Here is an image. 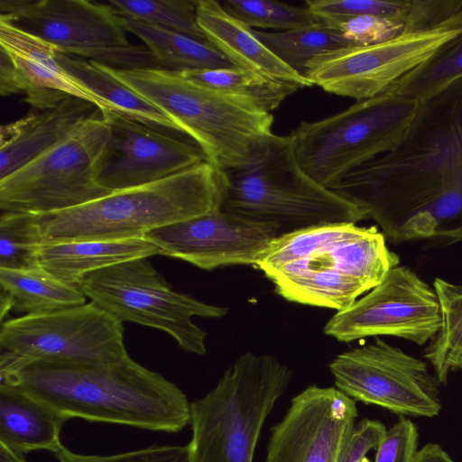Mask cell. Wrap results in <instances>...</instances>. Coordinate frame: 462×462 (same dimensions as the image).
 <instances>
[{
    "instance_id": "cell-13",
    "label": "cell",
    "mask_w": 462,
    "mask_h": 462,
    "mask_svg": "<svg viewBox=\"0 0 462 462\" xmlns=\"http://www.w3.org/2000/svg\"><path fill=\"white\" fill-rule=\"evenodd\" d=\"M329 370L336 388L356 402L422 417L441 409L439 383L428 365L378 337L337 355Z\"/></svg>"
},
{
    "instance_id": "cell-37",
    "label": "cell",
    "mask_w": 462,
    "mask_h": 462,
    "mask_svg": "<svg viewBox=\"0 0 462 462\" xmlns=\"http://www.w3.org/2000/svg\"><path fill=\"white\" fill-rule=\"evenodd\" d=\"M418 431L410 420L401 418L386 430L378 447L374 462H414Z\"/></svg>"
},
{
    "instance_id": "cell-11",
    "label": "cell",
    "mask_w": 462,
    "mask_h": 462,
    "mask_svg": "<svg viewBox=\"0 0 462 462\" xmlns=\"http://www.w3.org/2000/svg\"><path fill=\"white\" fill-rule=\"evenodd\" d=\"M0 8V19L53 44L62 53L117 69L159 68L146 46L130 44L120 16L108 3L1 0Z\"/></svg>"
},
{
    "instance_id": "cell-42",
    "label": "cell",
    "mask_w": 462,
    "mask_h": 462,
    "mask_svg": "<svg viewBox=\"0 0 462 462\" xmlns=\"http://www.w3.org/2000/svg\"><path fill=\"white\" fill-rule=\"evenodd\" d=\"M0 462H27L24 454L0 442Z\"/></svg>"
},
{
    "instance_id": "cell-16",
    "label": "cell",
    "mask_w": 462,
    "mask_h": 462,
    "mask_svg": "<svg viewBox=\"0 0 462 462\" xmlns=\"http://www.w3.org/2000/svg\"><path fill=\"white\" fill-rule=\"evenodd\" d=\"M357 416L356 402L337 388L310 385L272 428L265 462H341Z\"/></svg>"
},
{
    "instance_id": "cell-2",
    "label": "cell",
    "mask_w": 462,
    "mask_h": 462,
    "mask_svg": "<svg viewBox=\"0 0 462 462\" xmlns=\"http://www.w3.org/2000/svg\"><path fill=\"white\" fill-rule=\"evenodd\" d=\"M67 420L125 425L177 433L190 423V402L160 373L129 356L109 363L27 361L0 375Z\"/></svg>"
},
{
    "instance_id": "cell-12",
    "label": "cell",
    "mask_w": 462,
    "mask_h": 462,
    "mask_svg": "<svg viewBox=\"0 0 462 462\" xmlns=\"http://www.w3.org/2000/svg\"><path fill=\"white\" fill-rule=\"evenodd\" d=\"M460 33L462 11L433 29L402 32L380 43L327 53L309 63L305 77L328 93L357 101L371 98Z\"/></svg>"
},
{
    "instance_id": "cell-39",
    "label": "cell",
    "mask_w": 462,
    "mask_h": 462,
    "mask_svg": "<svg viewBox=\"0 0 462 462\" xmlns=\"http://www.w3.org/2000/svg\"><path fill=\"white\" fill-rule=\"evenodd\" d=\"M386 429L379 420L365 419L356 424L350 437L347 449L341 462H369L365 457L376 448Z\"/></svg>"
},
{
    "instance_id": "cell-4",
    "label": "cell",
    "mask_w": 462,
    "mask_h": 462,
    "mask_svg": "<svg viewBox=\"0 0 462 462\" xmlns=\"http://www.w3.org/2000/svg\"><path fill=\"white\" fill-rule=\"evenodd\" d=\"M107 69L162 111L216 168H243L266 152L274 134L273 116L254 102L208 88L176 71Z\"/></svg>"
},
{
    "instance_id": "cell-40",
    "label": "cell",
    "mask_w": 462,
    "mask_h": 462,
    "mask_svg": "<svg viewBox=\"0 0 462 462\" xmlns=\"http://www.w3.org/2000/svg\"><path fill=\"white\" fill-rule=\"evenodd\" d=\"M28 85L6 51L0 48V94L3 97L26 92Z\"/></svg>"
},
{
    "instance_id": "cell-25",
    "label": "cell",
    "mask_w": 462,
    "mask_h": 462,
    "mask_svg": "<svg viewBox=\"0 0 462 462\" xmlns=\"http://www.w3.org/2000/svg\"><path fill=\"white\" fill-rule=\"evenodd\" d=\"M60 64L76 79L109 103L122 116L152 128L180 132L178 126L149 100L94 60L58 52Z\"/></svg>"
},
{
    "instance_id": "cell-33",
    "label": "cell",
    "mask_w": 462,
    "mask_h": 462,
    "mask_svg": "<svg viewBox=\"0 0 462 462\" xmlns=\"http://www.w3.org/2000/svg\"><path fill=\"white\" fill-rule=\"evenodd\" d=\"M224 9L249 28L294 30L319 23L305 7L274 0H225Z\"/></svg>"
},
{
    "instance_id": "cell-32",
    "label": "cell",
    "mask_w": 462,
    "mask_h": 462,
    "mask_svg": "<svg viewBox=\"0 0 462 462\" xmlns=\"http://www.w3.org/2000/svg\"><path fill=\"white\" fill-rule=\"evenodd\" d=\"M108 4L120 16L208 42L198 23V0H110Z\"/></svg>"
},
{
    "instance_id": "cell-36",
    "label": "cell",
    "mask_w": 462,
    "mask_h": 462,
    "mask_svg": "<svg viewBox=\"0 0 462 462\" xmlns=\"http://www.w3.org/2000/svg\"><path fill=\"white\" fill-rule=\"evenodd\" d=\"M346 39L357 46H367L388 41L403 32V23L386 17L360 15L335 26Z\"/></svg>"
},
{
    "instance_id": "cell-35",
    "label": "cell",
    "mask_w": 462,
    "mask_h": 462,
    "mask_svg": "<svg viewBox=\"0 0 462 462\" xmlns=\"http://www.w3.org/2000/svg\"><path fill=\"white\" fill-rule=\"evenodd\" d=\"M54 456L59 462H190L188 444H154L110 455L79 454L62 446Z\"/></svg>"
},
{
    "instance_id": "cell-21",
    "label": "cell",
    "mask_w": 462,
    "mask_h": 462,
    "mask_svg": "<svg viewBox=\"0 0 462 462\" xmlns=\"http://www.w3.org/2000/svg\"><path fill=\"white\" fill-rule=\"evenodd\" d=\"M159 254L161 248L145 237L72 240L42 243L39 263L57 279L79 286L86 276L101 269Z\"/></svg>"
},
{
    "instance_id": "cell-20",
    "label": "cell",
    "mask_w": 462,
    "mask_h": 462,
    "mask_svg": "<svg viewBox=\"0 0 462 462\" xmlns=\"http://www.w3.org/2000/svg\"><path fill=\"white\" fill-rule=\"evenodd\" d=\"M197 20L206 39L235 67L300 88L313 84L282 62L254 33L216 0H198Z\"/></svg>"
},
{
    "instance_id": "cell-17",
    "label": "cell",
    "mask_w": 462,
    "mask_h": 462,
    "mask_svg": "<svg viewBox=\"0 0 462 462\" xmlns=\"http://www.w3.org/2000/svg\"><path fill=\"white\" fill-rule=\"evenodd\" d=\"M108 126L96 164V180L110 191L152 183L206 162L197 146L129 119L101 110Z\"/></svg>"
},
{
    "instance_id": "cell-43",
    "label": "cell",
    "mask_w": 462,
    "mask_h": 462,
    "mask_svg": "<svg viewBox=\"0 0 462 462\" xmlns=\"http://www.w3.org/2000/svg\"><path fill=\"white\" fill-rule=\"evenodd\" d=\"M454 368H459L462 370V355L458 356L454 364Z\"/></svg>"
},
{
    "instance_id": "cell-26",
    "label": "cell",
    "mask_w": 462,
    "mask_h": 462,
    "mask_svg": "<svg viewBox=\"0 0 462 462\" xmlns=\"http://www.w3.org/2000/svg\"><path fill=\"white\" fill-rule=\"evenodd\" d=\"M0 284L11 300L12 310L25 315L53 312L87 302L79 286L57 279L42 267L0 268Z\"/></svg>"
},
{
    "instance_id": "cell-23",
    "label": "cell",
    "mask_w": 462,
    "mask_h": 462,
    "mask_svg": "<svg viewBox=\"0 0 462 462\" xmlns=\"http://www.w3.org/2000/svg\"><path fill=\"white\" fill-rule=\"evenodd\" d=\"M99 110L90 102L69 96L42 114L26 116L17 137L0 144V180L60 143Z\"/></svg>"
},
{
    "instance_id": "cell-34",
    "label": "cell",
    "mask_w": 462,
    "mask_h": 462,
    "mask_svg": "<svg viewBox=\"0 0 462 462\" xmlns=\"http://www.w3.org/2000/svg\"><path fill=\"white\" fill-rule=\"evenodd\" d=\"M306 7L328 25L360 15H375L405 23L411 0H307Z\"/></svg>"
},
{
    "instance_id": "cell-28",
    "label": "cell",
    "mask_w": 462,
    "mask_h": 462,
    "mask_svg": "<svg viewBox=\"0 0 462 462\" xmlns=\"http://www.w3.org/2000/svg\"><path fill=\"white\" fill-rule=\"evenodd\" d=\"M181 77L208 88L250 100L272 113L300 87L268 79L239 68L176 71Z\"/></svg>"
},
{
    "instance_id": "cell-14",
    "label": "cell",
    "mask_w": 462,
    "mask_h": 462,
    "mask_svg": "<svg viewBox=\"0 0 462 462\" xmlns=\"http://www.w3.org/2000/svg\"><path fill=\"white\" fill-rule=\"evenodd\" d=\"M0 346L28 361L109 363L128 356L123 323L91 301L4 321Z\"/></svg>"
},
{
    "instance_id": "cell-7",
    "label": "cell",
    "mask_w": 462,
    "mask_h": 462,
    "mask_svg": "<svg viewBox=\"0 0 462 462\" xmlns=\"http://www.w3.org/2000/svg\"><path fill=\"white\" fill-rule=\"evenodd\" d=\"M225 172L227 188L221 209L248 219L293 231L328 223H357L369 217L366 209L305 172L290 134H273L261 159Z\"/></svg>"
},
{
    "instance_id": "cell-15",
    "label": "cell",
    "mask_w": 462,
    "mask_h": 462,
    "mask_svg": "<svg viewBox=\"0 0 462 462\" xmlns=\"http://www.w3.org/2000/svg\"><path fill=\"white\" fill-rule=\"evenodd\" d=\"M440 328L435 290L405 266H395L374 288L337 311L324 333L341 342L392 336L424 345Z\"/></svg>"
},
{
    "instance_id": "cell-1",
    "label": "cell",
    "mask_w": 462,
    "mask_h": 462,
    "mask_svg": "<svg viewBox=\"0 0 462 462\" xmlns=\"http://www.w3.org/2000/svg\"><path fill=\"white\" fill-rule=\"evenodd\" d=\"M330 189L366 209L389 236L409 215L412 224L462 218V78L420 102L395 149Z\"/></svg>"
},
{
    "instance_id": "cell-6",
    "label": "cell",
    "mask_w": 462,
    "mask_h": 462,
    "mask_svg": "<svg viewBox=\"0 0 462 462\" xmlns=\"http://www.w3.org/2000/svg\"><path fill=\"white\" fill-rule=\"evenodd\" d=\"M292 371L271 355L246 352L216 386L190 402V462H253L256 445Z\"/></svg>"
},
{
    "instance_id": "cell-41",
    "label": "cell",
    "mask_w": 462,
    "mask_h": 462,
    "mask_svg": "<svg viewBox=\"0 0 462 462\" xmlns=\"http://www.w3.org/2000/svg\"><path fill=\"white\" fill-rule=\"evenodd\" d=\"M414 462H456L438 444L429 443L418 450Z\"/></svg>"
},
{
    "instance_id": "cell-19",
    "label": "cell",
    "mask_w": 462,
    "mask_h": 462,
    "mask_svg": "<svg viewBox=\"0 0 462 462\" xmlns=\"http://www.w3.org/2000/svg\"><path fill=\"white\" fill-rule=\"evenodd\" d=\"M0 48L27 82L24 102L50 109L68 97L84 99L101 110L114 107L76 79L60 64L58 47L0 19Z\"/></svg>"
},
{
    "instance_id": "cell-27",
    "label": "cell",
    "mask_w": 462,
    "mask_h": 462,
    "mask_svg": "<svg viewBox=\"0 0 462 462\" xmlns=\"http://www.w3.org/2000/svg\"><path fill=\"white\" fill-rule=\"evenodd\" d=\"M253 31L282 62L304 77L312 60L329 52L357 46L336 27L322 22L285 32Z\"/></svg>"
},
{
    "instance_id": "cell-9",
    "label": "cell",
    "mask_w": 462,
    "mask_h": 462,
    "mask_svg": "<svg viewBox=\"0 0 462 462\" xmlns=\"http://www.w3.org/2000/svg\"><path fill=\"white\" fill-rule=\"evenodd\" d=\"M97 307L123 322L162 330L185 352L203 356L207 333L194 317L217 319L227 308L205 303L173 291L148 258L123 262L84 278L79 285Z\"/></svg>"
},
{
    "instance_id": "cell-24",
    "label": "cell",
    "mask_w": 462,
    "mask_h": 462,
    "mask_svg": "<svg viewBox=\"0 0 462 462\" xmlns=\"http://www.w3.org/2000/svg\"><path fill=\"white\" fill-rule=\"evenodd\" d=\"M120 19L125 31L145 44L160 69L182 71L236 68L209 42L139 20L123 16Z\"/></svg>"
},
{
    "instance_id": "cell-18",
    "label": "cell",
    "mask_w": 462,
    "mask_h": 462,
    "mask_svg": "<svg viewBox=\"0 0 462 462\" xmlns=\"http://www.w3.org/2000/svg\"><path fill=\"white\" fill-rule=\"evenodd\" d=\"M280 230L276 224L220 209L154 229L144 237L161 248L162 255L210 271L225 265L255 266Z\"/></svg>"
},
{
    "instance_id": "cell-31",
    "label": "cell",
    "mask_w": 462,
    "mask_h": 462,
    "mask_svg": "<svg viewBox=\"0 0 462 462\" xmlns=\"http://www.w3.org/2000/svg\"><path fill=\"white\" fill-rule=\"evenodd\" d=\"M42 244V215L2 212L0 217V268H38Z\"/></svg>"
},
{
    "instance_id": "cell-30",
    "label": "cell",
    "mask_w": 462,
    "mask_h": 462,
    "mask_svg": "<svg viewBox=\"0 0 462 462\" xmlns=\"http://www.w3.org/2000/svg\"><path fill=\"white\" fill-rule=\"evenodd\" d=\"M462 78V33L439 47L387 91L422 102Z\"/></svg>"
},
{
    "instance_id": "cell-29",
    "label": "cell",
    "mask_w": 462,
    "mask_h": 462,
    "mask_svg": "<svg viewBox=\"0 0 462 462\" xmlns=\"http://www.w3.org/2000/svg\"><path fill=\"white\" fill-rule=\"evenodd\" d=\"M434 290L439 304L440 328L425 356L433 365L440 383L447 381L456 360L462 355V283L437 278Z\"/></svg>"
},
{
    "instance_id": "cell-8",
    "label": "cell",
    "mask_w": 462,
    "mask_h": 462,
    "mask_svg": "<svg viewBox=\"0 0 462 462\" xmlns=\"http://www.w3.org/2000/svg\"><path fill=\"white\" fill-rule=\"evenodd\" d=\"M420 102L389 91L291 132L297 161L320 185L332 189L349 172L395 149Z\"/></svg>"
},
{
    "instance_id": "cell-22",
    "label": "cell",
    "mask_w": 462,
    "mask_h": 462,
    "mask_svg": "<svg viewBox=\"0 0 462 462\" xmlns=\"http://www.w3.org/2000/svg\"><path fill=\"white\" fill-rule=\"evenodd\" d=\"M67 421L46 404L16 386L0 385V442L26 454L63 446L60 431Z\"/></svg>"
},
{
    "instance_id": "cell-5",
    "label": "cell",
    "mask_w": 462,
    "mask_h": 462,
    "mask_svg": "<svg viewBox=\"0 0 462 462\" xmlns=\"http://www.w3.org/2000/svg\"><path fill=\"white\" fill-rule=\"evenodd\" d=\"M226 188V172L206 161L152 183L42 215V243L144 237L154 229L220 210Z\"/></svg>"
},
{
    "instance_id": "cell-3",
    "label": "cell",
    "mask_w": 462,
    "mask_h": 462,
    "mask_svg": "<svg viewBox=\"0 0 462 462\" xmlns=\"http://www.w3.org/2000/svg\"><path fill=\"white\" fill-rule=\"evenodd\" d=\"M398 263L375 226L338 222L280 234L255 267L287 300L340 311Z\"/></svg>"
},
{
    "instance_id": "cell-38",
    "label": "cell",
    "mask_w": 462,
    "mask_h": 462,
    "mask_svg": "<svg viewBox=\"0 0 462 462\" xmlns=\"http://www.w3.org/2000/svg\"><path fill=\"white\" fill-rule=\"evenodd\" d=\"M462 11V0H411L403 32L436 28Z\"/></svg>"
},
{
    "instance_id": "cell-10",
    "label": "cell",
    "mask_w": 462,
    "mask_h": 462,
    "mask_svg": "<svg viewBox=\"0 0 462 462\" xmlns=\"http://www.w3.org/2000/svg\"><path fill=\"white\" fill-rule=\"evenodd\" d=\"M107 134L100 109L60 143L1 179L2 212L50 215L112 193L95 176Z\"/></svg>"
}]
</instances>
